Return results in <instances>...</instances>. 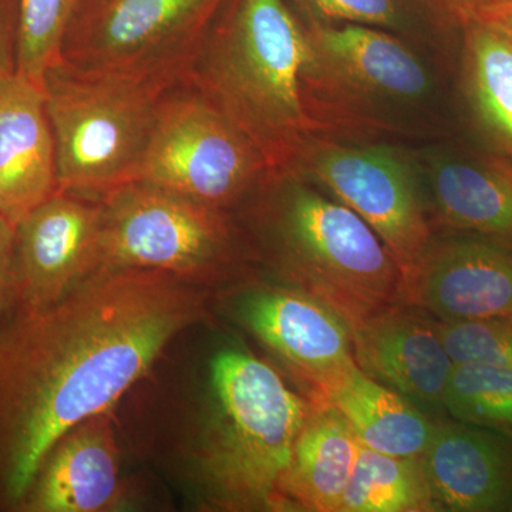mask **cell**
Instances as JSON below:
<instances>
[{
    "label": "cell",
    "instance_id": "6da1fadb",
    "mask_svg": "<svg viewBox=\"0 0 512 512\" xmlns=\"http://www.w3.org/2000/svg\"><path fill=\"white\" fill-rule=\"evenodd\" d=\"M207 306V289L127 269L0 326V510L18 511L53 444L113 409Z\"/></svg>",
    "mask_w": 512,
    "mask_h": 512
},
{
    "label": "cell",
    "instance_id": "7a4b0ae2",
    "mask_svg": "<svg viewBox=\"0 0 512 512\" xmlns=\"http://www.w3.org/2000/svg\"><path fill=\"white\" fill-rule=\"evenodd\" d=\"M252 258L326 303L350 328L404 302L400 265L372 227L295 170L269 171L237 208Z\"/></svg>",
    "mask_w": 512,
    "mask_h": 512
},
{
    "label": "cell",
    "instance_id": "3957f363",
    "mask_svg": "<svg viewBox=\"0 0 512 512\" xmlns=\"http://www.w3.org/2000/svg\"><path fill=\"white\" fill-rule=\"evenodd\" d=\"M305 28L302 86L318 136L386 143L446 136L443 59L369 26Z\"/></svg>",
    "mask_w": 512,
    "mask_h": 512
},
{
    "label": "cell",
    "instance_id": "277c9868",
    "mask_svg": "<svg viewBox=\"0 0 512 512\" xmlns=\"http://www.w3.org/2000/svg\"><path fill=\"white\" fill-rule=\"evenodd\" d=\"M306 52L305 23L289 0H227L185 84L252 141L269 170H286L318 136L303 94Z\"/></svg>",
    "mask_w": 512,
    "mask_h": 512
},
{
    "label": "cell",
    "instance_id": "5b68a950",
    "mask_svg": "<svg viewBox=\"0 0 512 512\" xmlns=\"http://www.w3.org/2000/svg\"><path fill=\"white\" fill-rule=\"evenodd\" d=\"M208 393L194 450L205 503L222 511L282 510V487L313 399L239 348L212 357Z\"/></svg>",
    "mask_w": 512,
    "mask_h": 512
},
{
    "label": "cell",
    "instance_id": "8992f818",
    "mask_svg": "<svg viewBox=\"0 0 512 512\" xmlns=\"http://www.w3.org/2000/svg\"><path fill=\"white\" fill-rule=\"evenodd\" d=\"M165 80L74 72L62 63L43 79L55 137L59 190L90 198L137 181Z\"/></svg>",
    "mask_w": 512,
    "mask_h": 512
},
{
    "label": "cell",
    "instance_id": "52a82bcc",
    "mask_svg": "<svg viewBox=\"0 0 512 512\" xmlns=\"http://www.w3.org/2000/svg\"><path fill=\"white\" fill-rule=\"evenodd\" d=\"M99 272L157 271L207 289L252 258L231 212L133 181L100 198Z\"/></svg>",
    "mask_w": 512,
    "mask_h": 512
},
{
    "label": "cell",
    "instance_id": "ba28073f",
    "mask_svg": "<svg viewBox=\"0 0 512 512\" xmlns=\"http://www.w3.org/2000/svg\"><path fill=\"white\" fill-rule=\"evenodd\" d=\"M227 0H84L59 62L74 72L184 84Z\"/></svg>",
    "mask_w": 512,
    "mask_h": 512
},
{
    "label": "cell",
    "instance_id": "9c48e42d",
    "mask_svg": "<svg viewBox=\"0 0 512 512\" xmlns=\"http://www.w3.org/2000/svg\"><path fill=\"white\" fill-rule=\"evenodd\" d=\"M269 171L252 141L184 83L161 99L137 181L231 212Z\"/></svg>",
    "mask_w": 512,
    "mask_h": 512
},
{
    "label": "cell",
    "instance_id": "30bf717a",
    "mask_svg": "<svg viewBox=\"0 0 512 512\" xmlns=\"http://www.w3.org/2000/svg\"><path fill=\"white\" fill-rule=\"evenodd\" d=\"M289 170L305 175L360 215L392 252L406 281L434 239L410 148L312 136Z\"/></svg>",
    "mask_w": 512,
    "mask_h": 512
},
{
    "label": "cell",
    "instance_id": "8fae6325",
    "mask_svg": "<svg viewBox=\"0 0 512 512\" xmlns=\"http://www.w3.org/2000/svg\"><path fill=\"white\" fill-rule=\"evenodd\" d=\"M103 204L57 191L15 225L13 308L35 312L56 305L97 274Z\"/></svg>",
    "mask_w": 512,
    "mask_h": 512
},
{
    "label": "cell",
    "instance_id": "7c38bea8",
    "mask_svg": "<svg viewBox=\"0 0 512 512\" xmlns=\"http://www.w3.org/2000/svg\"><path fill=\"white\" fill-rule=\"evenodd\" d=\"M231 312L311 386L313 399L356 365L348 322L308 293L284 284H249L232 299Z\"/></svg>",
    "mask_w": 512,
    "mask_h": 512
},
{
    "label": "cell",
    "instance_id": "4fadbf2b",
    "mask_svg": "<svg viewBox=\"0 0 512 512\" xmlns=\"http://www.w3.org/2000/svg\"><path fill=\"white\" fill-rule=\"evenodd\" d=\"M404 302L441 322L512 318V252L471 235L434 237L404 281Z\"/></svg>",
    "mask_w": 512,
    "mask_h": 512
},
{
    "label": "cell",
    "instance_id": "5bb4252c",
    "mask_svg": "<svg viewBox=\"0 0 512 512\" xmlns=\"http://www.w3.org/2000/svg\"><path fill=\"white\" fill-rule=\"evenodd\" d=\"M357 367L414 404L443 409L454 362L440 320L412 303L386 306L350 328Z\"/></svg>",
    "mask_w": 512,
    "mask_h": 512
},
{
    "label": "cell",
    "instance_id": "9a60e30c",
    "mask_svg": "<svg viewBox=\"0 0 512 512\" xmlns=\"http://www.w3.org/2000/svg\"><path fill=\"white\" fill-rule=\"evenodd\" d=\"M427 208L454 234L485 239L512 252V168L447 144L412 150Z\"/></svg>",
    "mask_w": 512,
    "mask_h": 512
},
{
    "label": "cell",
    "instance_id": "2e32d148",
    "mask_svg": "<svg viewBox=\"0 0 512 512\" xmlns=\"http://www.w3.org/2000/svg\"><path fill=\"white\" fill-rule=\"evenodd\" d=\"M126 503L113 409L80 421L53 444L19 512H104Z\"/></svg>",
    "mask_w": 512,
    "mask_h": 512
},
{
    "label": "cell",
    "instance_id": "e0dca14e",
    "mask_svg": "<svg viewBox=\"0 0 512 512\" xmlns=\"http://www.w3.org/2000/svg\"><path fill=\"white\" fill-rule=\"evenodd\" d=\"M59 191L45 90L19 72L0 80V215L18 224Z\"/></svg>",
    "mask_w": 512,
    "mask_h": 512
},
{
    "label": "cell",
    "instance_id": "ac0fdd59",
    "mask_svg": "<svg viewBox=\"0 0 512 512\" xmlns=\"http://www.w3.org/2000/svg\"><path fill=\"white\" fill-rule=\"evenodd\" d=\"M420 458L440 510L512 511V448L500 434L440 421Z\"/></svg>",
    "mask_w": 512,
    "mask_h": 512
},
{
    "label": "cell",
    "instance_id": "d6986e66",
    "mask_svg": "<svg viewBox=\"0 0 512 512\" xmlns=\"http://www.w3.org/2000/svg\"><path fill=\"white\" fill-rule=\"evenodd\" d=\"M359 446L345 417L313 399L282 487V510L338 512Z\"/></svg>",
    "mask_w": 512,
    "mask_h": 512
},
{
    "label": "cell",
    "instance_id": "ffe728a7",
    "mask_svg": "<svg viewBox=\"0 0 512 512\" xmlns=\"http://www.w3.org/2000/svg\"><path fill=\"white\" fill-rule=\"evenodd\" d=\"M316 400L335 407L365 446L397 457H421L434 426L403 394L350 367Z\"/></svg>",
    "mask_w": 512,
    "mask_h": 512
},
{
    "label": "cell",
    "instance_id": "44dd1931",
    "mask_svg": "<svg viewBox=\"0 0 512 512\" xmlns=\"http://www.w3.org/2000/svg\"><path fill=\"white\" fill-rule=\"evenodd\" d=\"M461 90L471 119L512 168V42L474 19L461 20Z\"/></svg>",
    "mask_w": 512,
    "mask_h": 512
},
{
    "label": "cell",
    "instance_id": "7402d4cb",
    "mask_svg": "<svg viewBox=\"0 0 512 512\" xmlns=\"http://www.w3.org/2000/svg\"><path fill=\"white\" fill-rule=\"evenodd\" d=\"M305 25L369 26L404 37L446 62L461 23L448 0H289Z\"/></svg>",
    "mask_w": 512,
    "mask_h": 512
},
{
    "label": "cell",
    "instance_id": "603a6c76",
    "mask_svg": "<svg viewBox=\"0 0 512 512\" xmlns=\"http://www.w3.org/2000/svg\"><path fill=\"white\" fill-rule=\"evenodd\" d=\"M420 457H397L360 443L338 512L439 511Z\"/></svg>",
    "mask_w": 512,
    "mask_h": 512
},
{
    "label": "cell",
    "instance_id": "cb8c5ba5",
    "mask_svg": "<svg viewBox=\"0 0 512 512\" xmlns=\"http://www.w3.org/2000/svg\"><path fill=\"white\" fill-rule=\"evenodd\" d=\"M443 409L461 423L512 439V369L454 363Z\"/></svg>",
    "mask_w": 512,
    "mask_h": 512
},
{
    "label": "cell",
    "instance_id": "d4e9b609",
    "mask_svg": "<svg viewBox=\"0 0 512 512\" xmlns=\"http://www.w3.org/2000/svg\"><path fill=\"white\" fill-rule=\"evenodd\" d=\"M18 72L43 87L50 67L59 62L64 36L84 0H19Z\"/></svg>",
    "mask_w": 512,
    "mask_h": 512
},
{
    "label": "cell",
    "instance_id": "484cf974",
    "mask_svg": "<svg viewBox=\"0 0 512 512\" xmlns=\"http://www.w3.org/2000/svg\"><path fill=\"white\" fill-rule=\"evenodd\" d=\"M440 333L454 363L512 369V318L440 320Z\"/></svg>",
    "mask_w": 512,
    "mask_h": 512
},
{
    "label": "cell",
    "instance_id": "4316f807",
    "mask_svg": "<svg viewBox=\"0 0 512 512\" xmlns=\"http://www.w3.org/2000/svg\"><path fill=\"white\" fill-rule=\"evenodd\" d=\"M19 0H0V80L18 72Z\"/></svg>",
    "mask_w": 512,
    "mask_h": 512
},
{
    "label": "cell",
    "instance_id": "83f0119b",
    "mask_svg": "<svg viewBox=\"0 0 512 512\" xmlns=\"http://www.w3.org/2000/svg\"><path fill=\"white\" fill-rule=\"evenodd\" d=\"M13 242L15 225L0 215V323L9 309L13 308Z\"/></svg>",
    "mask_w": 512,
    "mask_h": 512
},
{
    "label": "cell",
    "instance_id": "f1b7e54d",
    "mask_svg": "<svg viewBox=\"0 0 512 512\" xmlns=\"http://www.w3.org/2000/svg\"><path fill=\"white\" fill-rule=\"evenodd\" d=\"M463 19L478 20L512 42V0H497Z\"/></svg>",
    "mask_w": 512,
    "mask_h": 512
},
{
    "label": "cell",
    "instance_id": "f546056e",
    "mask_svg": "<svg viewBox=\"0 0 512 512\" xmlns=\"http://www.w3.org/2000/svg\"><path fill=\"white\" fill-rule=\"evenodd\" d=\"M497 0H448L454 13H456L458 20L466 18L471 13L485 8V6L493 5Z\"/></svg>",
    "mask_w": 512,
    "mask_h": 512
}]
</instances>
